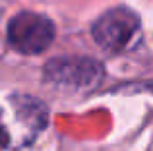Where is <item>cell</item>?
<instances>
[{
    "instance_id": "6da1fadb",
    "label": "cell",
    "mask_w": 153,
    "mask_h": 151,
    "mask_svg": "<svg viewBox=\"0 0 153 151\" xmlns=\"http://www.w3.org/2000/svg\"><path fill=\"white\" fill-rule=\"evenodd\" d=\"M8 43L19 54H41L54 43L56 27L47 16L19 12L8 23Z\"/></svg>"
},
{
    "instance_id": "7a4b0ae2",
    "label": "cell",
    "mask_w": 153,
    "mask_h": 151,
    "mask_svg": "<svg viewBox=\"0 0 153 151\" xmlns=\"http://www.w3.org/2000/svg\"><path fill=\"white\" fill-rule=\"evenodd\" d=\"M103 76V64L89 56H56L47 62L43 70L47 83L74 89H87L97 85Z\"/></svg>"
},
{
    "instance_id": "3957f363",
    "label": "cell",
    "mask_w": 153,
    "mask_h": 151,
    "mask_svg": "<svg viewBox=\"0 0 153 151\" xmlns=\"http://www.w3.org/2000/svg\"><path fill=\"white\" fill-rule=\"evenodd\" d=\"M140 31V18L130 8L116 6L107 10L91 25V35L101 49L111 53L124 50Z\"/></svg>"
}]
</instances>
